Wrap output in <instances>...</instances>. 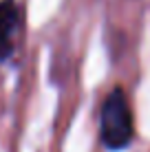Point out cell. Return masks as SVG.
<instances>
[{"label": "cell", "mask_w": 150, "mask_h": 152, "mask_svg": "<svg viewBox=\"0 0 150 152\" xmlns=\"http://www.w3.org/2000/svg\"><path fill=\"white\" fill-rule=\"evenodd\" d=\"M100 139L106 150L121 152L135 139V119L132 108L121 86L113 88L106 95L100 113Z\"/></svg>", "instance_id": "1"}, {"label": "cell", "mask_w": 150, "mask_h": 152, "mask_svg": "<svg viewBox=\"0 0 150 152\" xmlns=\"http://www.w3.org/2000/svg\"><path fill=\"white\" fill-rule=\"evenodd\" d=\"M22 13L15 0H0V62H7L15 51V35L22 27Z\"/></svg>", "instance_id": "2"}]
</instances>
